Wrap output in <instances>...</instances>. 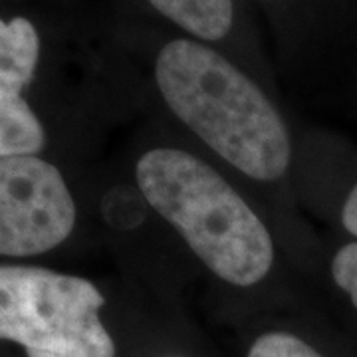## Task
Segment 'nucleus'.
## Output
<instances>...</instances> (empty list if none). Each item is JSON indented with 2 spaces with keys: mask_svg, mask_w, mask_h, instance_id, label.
I'll return each instance as SVG.
<instances>
[{
  "mask_svg": "<svg viewBox=\"0 0 357 357\" xmlns=\"http://www.w3.org/2000/svg\"><path fill=\"white\" fill-rule=\"evenodd\" d=\"M157 86L178 119L248 177L274 181L290 165V137L250 77L218 52L178 38L161 48Z\"/></svg>",
  "mask_w": 357,
  "mask_h": 357,
  "instance_id": "nucleus-1",
  "label": "nucleus"
},
{
  "mask_svg": "<svg viewBox=\"0 0 357 357\" xmlns=\"http://www.w3.org/2000/svg\"><path fill=\"white\" fill-rule=\"evenodd\" d=\"M135 177L145 201L218 278L252 286L270 272V232L213 167L178 149H153L139 159Z\"/></svg>",
  "mask_w": 357,
  "mask_h": 357,
  "instance_id": "nucleus-2",
  "label": "nucleus"
},
{
  "mask_svg": "<svg viewBox=\"0 0 357 357\" xmlns=\"http://www.w3.org/2000/svg\"><path fill=\"white\" fill-rule=\"evenodd\" d=\"M103 296L79 276L36 266H0V340L28 357H115L100 319Z\"/></svg>",
  "mask_w": 357,
  "mask_h": 357,
  "instance_id": "nucleus-3",
  "label": "nucleus"
},
{
  "mask_svg": "<svg viewBox=\"0 0 357 357\" xmlns=\"http://www.w3.org/2000/svg\"><path fill=\"white\" fill-rule=\"evenodd\" d=\"M74 225L76 204L56 167L34 155L0 157V255L48 252Z\"/></svg>",
  "mask_w": 357,
  "mask_h": 357,
  "instance_id": "nucleus-4",
  "label": "nucleus"
},
{
  "mask_svg": "<svg viewBox=\"0 0 357 357\" xmlns=\"http://www.w3.org/2000/svg\"><path fill=\"white\" fill-rule=\"evenodd\" d=\"M36 28L26 18L0 20V157L34 155L44 128L22 98L38 62Z\"/></svg>",
  "mask_w": 357,
  "mask_h": 357,
  "instance_id": "nucleus-5",
  "label": "nucleus"
},
{
  "mask_svg": "<svg viewBox=\"0 0 357 357\" xmlns=\"http://www.w3.org/2000/svg\"><path fill=\"white\" fill-rule=\"evenodd\" d=\"M149 4L203 40H220L232 28V0H149Z\"/></svg>",
  "mask_w": 357,
  "mask_h": 357,
  "instance_id": "nucleus-6",
  "label": "nucleus"
},
{
  "mask_svg": "<svg viewBox=\"0 0 357 357\" xmlns=\"http://www.w3.org/2000/svg\"><path fill=\"white\" fill-rule=\"evenodd\" d=\"M248 357H324L292 333H266L258 337Z\"/></svg>",
  "mask_w": 357,
  "mask_h": 357,
  "instance_id": "nucleus-7",
  "label": "nucleus"
},
{
  "mask_svg": "<svg viewBox=\"0 0 357 357\" xmlns=\"http://www.w3.org/2000/svg\"><path fill=\"white\" fill-rule=\"evenodd\" d=\"M333 280L344 290L354 306L357 307V243L344 246L337 255L333 256L332 262Z\"/></svg>",
  "mask_w": 357,
  "mask_h": 357,
  "instance_id": "nucleus-8",
  "label": "nucleus"
},
{
  "mask_svg": "<svg viewBox=\"0 0 357 357\" xmlns=\"http://www.w3.org/2000/svg\"><path fill=\"white\" fill-rule=\"evenodd\" d=\"M342 220H344V227L354 236H357V185L351 189L347 201L344 204V211H342Z\"/></svg>",
  "mask_w": 357,
  "mask_h": 357,
  "instance_id": "nucleus-9",
  "label": "nucleus"
}]
</instances>
